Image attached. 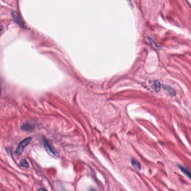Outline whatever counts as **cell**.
<instances>
[{"label": "cell", "mask_w": 191, "mask_h": 191, "mask_svg": "<svg viewBox=\"0 0 191 191\" xmlns=\"http://www.w3.org/2000/svg\"><path fill=\"white\" fill-rule=\"evenodd\" d=\"M41 142L43 145L44 148L45 149L46 151L49 155H52L55 157L59 156V153L56 151V150L52 146V145L50 144V142L44 137L42 138Z\"/></svg>", "instance_id": "6da1fadb"}, {"label": "cell", "mask_w": 191, "mask_h": 191, "mask_svg": "<svg viewBox=\"0 0 191 191\" xmlns=\"http://www.w3.org/2000/svg\"><path fill=\"white\" fill-rule=\"evenodd\" d=\"M32 140V138L29 137L26 138L24 140H23L22 141H21L19 144L17 148L16 149V150H15L16 153L17 155H21L22 153L23 152L24 149L30 144Z\"/></svg>", "instance_id": "7a4b0ae2"}, {"label": "cell", "mask_w": 191, "mask_h": 191, "mask_svg": "<svg viewBox=\"0 0 191 191\" xmlns=\"http://www.w3.org/2000/svg\"><path fill=\"white\" fill-rule=\"evenodd\" d=\"M36 126L35 124L29 122H25L23 123L21 126V128L22 131L28 132H32L34 131L36 129Z\"/></svg>", "instance_id": "3957f363"}, {"label": "cell", "mask_w": 191, "mask_h": 191, "mask_svg": "<svg viewBox=\"0 0 191 191\" xmlns=\"http://www.w3.org/2000/svg\"><path fill=\"white\" fill-rule=\"evenodd\" d=\"M12 16H13V18L14 20L18 24H19L20 26H21L22 28H24V23H23L22 20L21 19V18L20 17L19 15V14L18 13H16L15 11H13L12 13Z\"/></svg>", "instance_id": "277c9868"}, {"label": "cell", "mask_w": 191, "mask_h": 191, "mask_svg": "<svg viewBox=\"0 0 191 191\" xmlns=\"http://www.w3.org/2000/svg\"><path fill=\"white\" fill-rule=\"evenodd\" d=\"M178 167L182 172L191 179V172L187 168L183 167L182 165H178Z\"/></svg>", "instance_id": "5b68a950"}, {"label": "cell", "mask_w": 191, "mask_h": 191, "mask_svg": "<svg viewBox=\"0 0 191 191\" xmlns=\"http://www.w3.org/2000/svg\"><path fill=\"white\" fill-rule=\"evenodd\" d=\"M164 89H165V90L167 91L171 96H175V91L174 90V89L172 88L171 86H168V85H164L163 86Z\"/></svg>", "instance_id": "8992f818"}, {"label": "cell", "mask_w": 191, "mask_h": 191, "mask_svg": "<svg viewBox=\"0 0 191 191\" xmlns=\"http://www.w3.org/2000/svg\"><path fill=\"white\" fill-rule=\"evenodd\" d=\"M153 89H154V90L156 92H158L160 91V88H161V84L160 83V82L158 80H155L153 82Z\"/></svg>", "instance_id": "52a82bcc"}, {"label": "cell", "mask_w": 191, "mask_h": 191, "mask_svg": "<svg viewBox=\"0 0 191 191\" xmlns=\"http://www.w3.org/2000/svg\"><path fill=\"white\" fill-rule=\"evenodd\" d=\"M131 163H132V165L135 168H137V169H139V170L141 169V165H140V163H139L137 160H136L134 159H132V160H131Z\"/></svg>", "instance_id": "ba28073f"}, {"label": "cell", "mask_w": 191, "mask_h": 191, "mask_svg": "<svg viewBox=\"0 0 191 191\" xmlns=\"http://www.w3.org/2000/svg\"><path fill=\"white\" fill-rule=\"evenodd\" d=\"M20 165L21 167H24V168H28L29 167V164L25 159H22L20 161Z\"/></svg>", "instance_id": "9c48e42d"}, {"label": "cell", "mask_w": 191, "mask_h": 191, "mask_svg": "<svg viewBox=\"0 0 191 191\" xmlns=\"http://www.w3.org/2000/svg\"><path fill=\"white\" fill-rule=\"evenodd\" d=\"M38 191H47L46 190H45L44 188H40L38 190Z\"/></svg>", "instance_id": "30bf717a"}, {"label": "cell", "mask_w": 191, "mask_h": 191, "mask_svg": "<svg viewBox=\"0 0 191 191\" xmlns=\"http://www.w3.org/2000/svg\"><path fill=\"white\" fill-rule=\"evenodd\" d=\"M89 191H96V189L95 188H90V190H89Z\"/></svg>", "instance_id": "8fae6325"}]
</instances>
